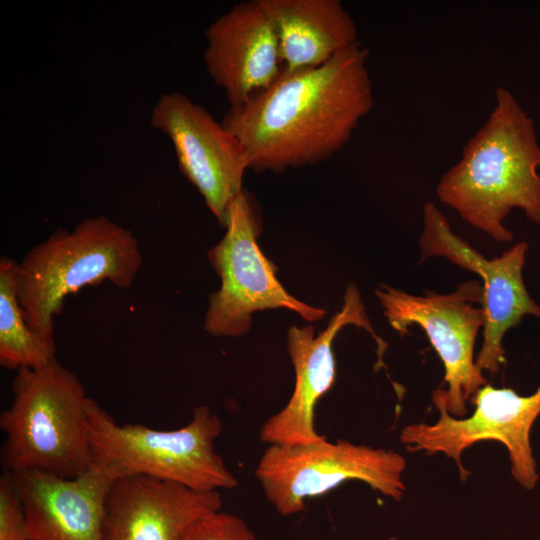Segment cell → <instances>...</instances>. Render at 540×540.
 I'll return each mask as SVG.
<instances>
[{
    "label": "cell",
    "mask_w": 540,
    "mask_h": 540,
    "mask_svg": "<svg viewBox=\"0 0 540 540\" xmlns=\"http://www.w3.org/2000/svg\"><path fill=\"white\" fill-rule=\"evenodd\" d=\"M368 57L357 42L320 66L282 72L268 89L230 107L221 123L245 148L249 169L279 173L340 151L374 105Z\"/></svg>",
    "instance_id": "obj_1"
},
{
    "label": "cell",
    "mask_w": 540,
    "mask_h": 540,
    "mask_svg": "<svg viewBox=\"0 0 540 540\" xmlns=\"http://www.w3.org/2000/svg\"><path fill=\"white\" fill-rule=\"evenodd\" d=\"M539 167L534 120L509 90L499 87L488 118L440 177L436 195L474 228L510 242L513 233L504 221L513 209L540 225Z\"/></svg>",
    "instance_id": "obj_2"
},
{
    "label": "cell",
    "mask_w": 540,
    "mask_h": 540,
    "mask_svg": "<svg viewBox=\"0 0 540 540\" xmlns=\"http://www.w3.org/2000/svg\"><path fill=\"white\" fill-rule=\"evenodd\" d=\"M142 263L133 232L105 216L85 218L71 231L56 229L17 262L16 292L28 325L54 337L66 297L104 281L127 289Z\"/></svg>",
    "instance_id": "obj_3"
},
{
    "label": "cell",
    "mask_w": 540,
    "mask_h": 540,
    "mask_svg": "<svg viewBox=\"0 0 540 540\" xmlns=\"http://www.w3.org/2000/svg\"><path fill=\"white\" fill-rule=\"evenodd\" d=\"M12 391L11 404L0 415L5 470L65 478L88 470L93 464L89 397L79 378L55 359L41 368L18 369Z\"/></svg>",
    "instance_id": "obj_4"
},
{
    "label": "cell",
    "mask_w": 540,
    "mask_h": 540,
    "mask_svg": "<svg viewBox=\"0 0 540 540\" xmlns=\"http://www.w3.org/2000/svg\"><path fill=\"white\" fill-rule=\"evenodd\" d=\"M86 411L93 462L117 477L144 475L197 491L238 485L215 450L222 423L207 406L195 408L188 424L176 430L119 424L92 398Z\"/></svg>",
    "instance_id": "obj_5"
},
{
    "label": "cell",
    "mask_w": 540,
    "mask_h": 540,
    "mask_svg": "<svg viewBox=\"0 0 540 540\" xmlns=\"http://www.w3.org/2000/svg\"><path fill=\"white\" fill-rule=\"evenodd\" d=\"M406 461L394 450L327 439L294 445H269L255 468L264 495L283 516L303 511L308 498L348 480L366 483L400 501L406 492Z\"/></svg>",
    "instance_id": "obj_6"
},
{
    "label": "cell",
    "mask_w": 540,
    "mask_h": 540,
    "mask_svg": "<svg viewBox=\"0 0 540 540\" xmlns=\"http://www.w3.org/2000/svg\"><path fill=\"white\" fill-rule=\"evenodd\" d=\"M259 221L253 198L243 190L228 206L223 238L208 252L221 280L220 288L210 295L204 320L205 331L213 336L246 334L252 313L266 309L286 308L306 321L320 320L326 314L283 288L277 268L258 246Z\"/></svg>",
    "instance_id": "obj_7"
},
{
    "label": "cell",
    "mask_w": 540,
    "mask_h": 540,
    "mask_svg": "<svg viewBox=\"0 0 540 540\" xmlns=\"http://www.w3.org/2000/svg\"><path fill=\"white\" fill-rule=\"evenodd\" d=\"M375 295L389 325L400 335L412 325L425 331L442 360L447 385L434 390L432 399L440 400L452 416L465 417L467 402L487 384L474 359L476 338L485 323L482 282L468 280L450 293L424 295L381 284Z\"/></svg>",
    "instance_id": "obj_8"
},
{
    "label": "cell",
    "mask_w": 540,
    "mask_h": 540,
    "mask_svg": "<svg viewBox=\"0 0 540 540\" xmlns=\"http://www.w3.org/2000/svg\"><path fill=\"white\" fill-rule=\"evenodd\" d=\"M432 402L439 411L436 422L411 423L400 432L399 439L408 452L442 453L456 463L460 479L466 481L470 472L462 463L464 451L477 442L499 441L508 450L514 479L528 490L536 486L530 432L540 415V386L533 394L521 396L513 389L486 384L470 401L475 406L473 414L463 418L448 413L440 400Z\"/></svg>",
    "instance_id": "obj_9"
},
{
    "label": "cell",
    "mask_w": 540,
    "mask_h": 540,
    "mask_svg": "<svg viewBox=\"0 0 540 540\" xmlns=\"http://www.w3.org/2000/svg\"><path fill=\"white\" fill-rule=\"evenodd\" d=\"M422 220L420 262L442 257L481 277L485 323L475 365L482 372L496 374L505 363L506 332L518 326L526 315L540 319V306L530 297L523 280L529 246L520 242L488 259L453 232L448 219L433 202L424 203Z\"/></svg>",
    "instance_id": "obj_10"
},
{
    "label": "cell",
    "mask_w": 540,
    "mask_h": 540,
    "mask_svg": "<svg viewBox=\"0 0 540 540\" xmlns=\"http://www.w3.org/2000/svg\"><path fill=\"white\" fill-rule=\"evenodd\" d=\"M150 123L169 137L180 172L224 228L228 206L244 190L243 177L249 169L243 145L203 106L180 92L158 98Z\"/></svg>",
    "instance_id": "obj_11"
},
{
    "label": "cell",
    "mask_w": 540,
    "mask_h": 540,
    "mask_svg": "<svg viewBox=\"0 0 540 540\" xmlns=\"http://www.w3.org/2000/svg\"><path fill=\"white\" fill-rule=\"evenodd\" d=\"M347 325L365 329L376 341L380 353L385 350L386 344L373 329L360 292L353 283L346 288L341 310L316 337L310 325L291 326L287 333V349L295 370V386L287 404L261 426L259 438L262 442L294 445L327 439L315 429V407L334 384L333 341Z\"/></svg>",
    "instance_id": "obj_12"
},
{
    "label": "cell",
    "mask_w": 540,
    "mask_h": 540,
    "mask_svg": "<svg viewBox=\"0 0 540 540\" xmlns=\"http://www.w3.org/2000/svg\"><path fill=\"white\" fill-rule=\"evenodd\" d=\"M203 60L230 107H238L268 89L283 64L274 24L261 0L235 4L205 31Z\"/></svg>",
    "instance_id": "obj_13"
},
{
    "label": "cell",
    "mask_w": 540,
    "mask_h": 540,
    "mask_svg": "<svg viewBox=\"0 0 540 540\" xmlns=\"http://www.w3.org/2000/svg\"><path fill=\"white\" fill-rule=\"evenodd\" d=\"M9 472L30 540H103L106 500L118 478L108 468L93 462L73 478L37 470Z\"/></svg>",
    "instance_id": "obj_14"
},
{
    "label": "cell",
    "mask_w": 540,
    "mask_h": 540,
    "mask_svg": "<svg viewBox=\"0 0 540 540\" xmlns=\"http://www.w3.org/2000/svg\"><path fill=\"white\" fill-rule=\"evenodd\" d=\"M221 507L219 491H197L144 475L121 476L106 500L103 540H180L195 521Z\"/></svg>",
    "instance_id": "obj_15"
},
{
    "label": "cell",
    "mask_w": 540,
    "mask_h": 540,
    "mask_svg": "<svg viewBox=\"0 0 540 540\" xmlns=\"http://www.w3.org/2000/svg\"><path fill=\"white\" fill-rule=\"evenodd\" d=\"M279 41L283 72L320 66L358 41L339 0H261Z\"/></svg>",
    "instance_id": "obj_16"
},
{
    "label": "cell",
    "mask_w": 540,
    "mask_h": 540,
    "mask_svg": "<svg viewBox=\"0 0 540 540\" xmlns=\"http://www.w3.org/2000/svg\"><path fill=\"white\" fill-rule=\"evenodd\" d=\"M17 261L0 259V365L7 369H37L55 360L54 337L34 331L20 306L15 272Z\"/></svg>",
    "instance_id": "obj_17"
},
{
    "label": "cell",
    "mask_w": 540,
    "mask_h": 540,
    "mask_svg": "<svg viewBox=\"0 0 540 540\" xmlns=\"http://www.w3.org/2000/svg\"><path fill=\"white\" fill-rule=\"evenodd\" d=\"M180 540H258L247 523L234 514L217 510L195 521Z\"/></svg>",
    "instance_id": "obj_18"
},
{
    "label": "cell",
    "mask_w": 540,
    "mask_h": 540,
    "mask_svg": "<svg viewBox=\"0 0 540 540\" xmlns=\"http://www.w3.org/2000/svg\"><path fill=\"white\" fill-rule=\"evenodd\" d=\"M0 540H30L21 498L5 469L0 477Z\"/></svg>",
    "instance_id": "obj_19"
},
{
    "label": "cell",
    "mask_w": 540,
    "mask_h": 540,
    "mask_svg": "<svg viewBox=\"0 0 540 540\" xmlns=\"http://www.w3.org/2000/svg\"><path fill=\"white\" fill-rule=\"evenodd\" d=\"M388 540H398V539L395 537H392V538H389Z\"/></svg>",
    "instance_id": "obj_20"
}]
</instances>
